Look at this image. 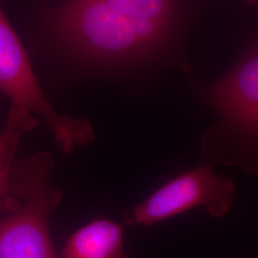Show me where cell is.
Listing matches in <instances>:
<instances>
[{"label":"cell","instance_id":"cell-1","mask_svg":"<svg viewBox=\"0 0 258 258\" xmlns=\"http://www.w3.org/2000/svg\"><path fill=\"white\" fill-rule=\"evenodd\" d=\"M179 0H69L53 16L59 40L99 63L145 57L162 46L175 24Z\"/></svg>","mask_w":258,"mask_h":258},{"label":"cell","instance_id":"cell-2","mask_svg":"<svg viewBox=\"0 0 258 258\" xmlns=\"http://www.w3.org/2000/svg\"><path fill=\"white\" fill-rule=\"evenodd\" d=\"M54 161L45 151L14 163L10 185L20 206L0 219V258H58L50 236L48 217L62 191L52 183Z\"/></svg>","mask_w":258,"mask_h":258},{"label":"cell","instance_id":"cell-3","mask_svg":"<svg viewBox=\"0 0 258 258\" xmlns=\"http://www.w3.org/2000/svg\"><path fill=\"white\" fill-rule=\"evenodd\" d=\"M0 91L13 103L42 117L63 153L95 139L86 120L64 116L55 110L33 71L27 53L0 7Z\"/></svg>","mask_w":258,"mask_h":258},{"label":"cell","instance_id":"cell-4","mask_svg":"<svg viewBox=\"0 0 258 258\" xmlns=\"http://www.w3.org/2000/svg\"><path fill=\"white\" fill-rule=\"evenodd\" d=\"M235 192L233 181L201 166L177 176L159 187L125 215V225L152 226L194 208L203 207L213 217L231 210Z\"/></svg>","mask_w":258,"mask_h":258},{"label":"cell","instance_id":"cell-5","mask_svg":"<svg viewBox=\"0 0 258 258\" xmlns=\"http://www.w3.org/2000/svg\"><path fill=\"white\" fill-rule=\"evenodd\" d=\"M215 106L228 120L245 128L258 111V50L213 85Z\"/></svg>","mask_w":258,"mask_h":258},{"label":"cell","instance_id":"cell-6","mask_svg":"<svg viewBox=\"0 0 258 258\" xmlns=\"http://www.w3.org/2000/svg\"><path fill=\"white\" fill-rule=\"evenodd\" d=\"M123 225L98 219L73 232L58 258H133L123 249Z\"/></svg>","mask_w":258,"mask_h":258},{"label":"cell","instance_id":"cell-7","mask_svg":"<svg viewBox=\"0 0 258 258\" xmlns=\"http://www.w3.org/2000/svg\"><path fill=\"white\" fill-rule=\"evenodd\" d=\"M38 125L30 111L12 103L6 125L0 134V212L9 214L19 209L20 200L11 191L10 178L22 137Z\"/></svg>","mask_w":258,"mask_h":258},{"label":"cell","instance_id":"cell-8","mask_svg":"<svg viewBox=\"0 0 258 258\" xmlns=\"http://www.w3.org/2000/svg\"><path fill=\"white\" fill-rule=\"evenodd\" d=\"M245 129L249 130V132L258 135V111L255 113V115L252 117V119L249 120V123Z\"/></svg>","mask_w":258,"mask_h":258},{"label":"cell","instance_id":"cell-9","mask_svg":"<svg viewBox=\"0 0 258 258\" xmlns=\"http://www.w3.org/2000/svg\"><path fill=\"white\" fill-rule=\"evenodd\" d=\"M249 3H253V4H258V0H248Z\"/></svg>","mask_w":258,"mask_h":258}]
</instances>
